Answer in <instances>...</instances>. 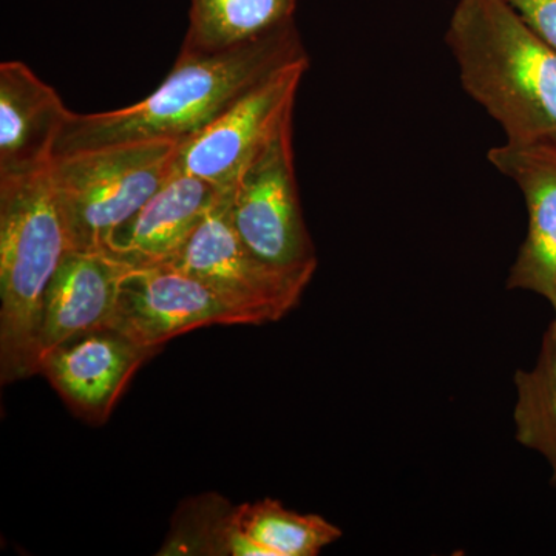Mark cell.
Wrapping results in <instances>:
<instances>
[{"instance_id":"cell-6","label":"cell","mask_w":556,"mask_h":556,"mask_svg":"<svg viewBox=\"0 0 556 556\" xmlns=\"http://www.w3.org/2000/svg\"><path fill=\"white\" fill-rule=\"evenodd\" d=\"M308 65L309 58H303L276 70L206 129L178 142L172 174L192 175L228 193L278 127L294 115Z\"/></svg>"},{"instance_id":"cell-17","label":"cell","mask_w":556,"mask_h":556,"mask_svg":"<svg viewBox=\"0 0 556 556\" xmlns=\"http://www.w3.org/2000/svg\"><path fill=\"white\" fill-rule=\"evenodd\" d=\"M232 508L218 496L193 500L161 555L266 556L263 548L237 532Z\"/></svg>"},{"instance_id":"cell-1","label":"cell","mask_w":556,"mask_h":556,"mask_svg":"<svg viewBox=\"0 0 556 556\" xmlns=\"http://www.w3.org/2000/svg\"><path fill=\"white\" fill-rule=\"evenodd\" d=\"M308 58L295 22L236 49L206 54L179 53L159 89L129 108L70 113L56 156L130 144L182 142L206 129L266 76Z\"/></svg>"},{"instance_id":"cell-13","label":"cell","mask_w":556,"mask_h":556,"mask_svg":"<svg viewBox=\"0 0 556 556\" xmlns=\"http://www.w3.org/2000/svg\"><path fill=\"white\" fill-rule=\"evenodd\" d=\"M129 266L105 252L70 251L47 287L40 311V358L91 329L110 327Z\"/></svg>"},{"instance_id":"cell-2","label":"cell","mask_w":556,"mask_h":556,"mask_svg":"<svg viewBox=\"0 0 556 556\" xmlns=\"http://www.w3.org/2000/svg\"><path fill=\"white\" fill-rule=\"evenodd\" d=\"M445 42L506 141L556 144V49L508 0H457Z\"/></svg>"},{"instance_id":"cell-8","label":"cell","mask_w":556,"mask_h":556,"mask_svg":"<svg viewBox=\"0 0 556 556\" xmlns=\"http://www.w3.org/2000/svg\"><path fill=\"white\" fill-rule=\"evenodd\" d=\"M167 265L192 274L223 298L262 314L269 324L299 305L309 278L260 260L240 240L226 212V193Z\"/></svg>"},{"instance_id":"cell-4","label":"cell","mask_w":556,"mask_h":556,"mask_svg":"<svg viewBox=\"0 0 556 556\" xmlns=\"http://www.w3.org/2000/svg\"><path fill=\"white\" fill-rule=\"evenodd\" d=\"M177 142L146 141L56 156L51 179L73 251L104 252L172 174Z\"/></svg>"},{"instance_id":"cell-16","label":"cell","mask_w":556,"mask_h":556,"mask_svg":"<svg viewBox=\"0 0 556 556\" xmlns=\"http://www.w3.org/2000/svg\"><path fill=\"white\" fill-rule=\"evenodd\" d=\"M515 438L547 460L556 484V314L530 369L515 375Z\"/></svg>"},{"instance_id":"cell-5","label":"cell","mask_w":556,"mask_h":556,"mask_svg":"<svg viewBox=\"0 0 556 556\" xmlns=\"http://www.w3.org/2000/svg\"><path fill=\"white\" fill-rule=\"evenodd\" d=\"M294 115L285 119L226 193L230 226L249 251L274 268L313 280L316 247L300 203L294 164Z\"/></svg>"},{"instance_id":"cell-9","label":"cell","mask_w":556,"mask_h":556,"mask_svg":"<svg viewBox=\"0 0 556 556\" xmlns=\"http://www.w3.org/2000/svg\"><path fill=\"white\" fill-rule=\"evenodd\" d=\"M159 351L112 327L91 329L40 358L39 375L49 379L76 416L101 426L138 368Z\"/></svg>"},{"instance_id":"cell-14","label":"cell","mask_w":556,"mask_h":556,"mask_svg":"<svg viewBox=\"0 0 556 556\" xmlns=\"http://www.w3.org/2000/svg\"><path fill=\"white\" fill-rule=\"evenodd\" d=\"M298 0H190L182 54L236 49L294 22Z\"/></svg>"},{"instance_id":"cell-11","label":"cell","mask_w":556,"mask_h":556,"mask_svg":"<svg viewBox=\"0 0 556 556\" xmlns=\"http://www.w3.org/2000/svg\"><path fill=\"white\" fill-rule=\"evenodd\" d=\"M225 192L192 175L170 174L119 228L104 252L129 268L167 265L177 257Z\"/></svg>"},{"instance_id":"cell-15","label":"cell","mask_w":556,"mask_h":556,"mask_svg":"<svg viewBox=\"0 0 556 556\" xmlns=\"http://www.w3.org/2000/svg\"><path fill=\"white\" fill-rule=\"evenodd\" d=\"M230 517L237 532L266 556H317L343 535L327 519L289 510L270 497L233 507Z\"/></svg>"},{"instance_id":"cell-10","label":"cell","mask_w":556,"mask_h":556,"mask_svg":"<svg viewBox=\"0 0 556 556\" xmlns=\"http://www.w3.org/2000/svg\"><path fill=\"white\" fill-rule=\"evenodd\" d=\"M486 156L504 177L517 182L529 218L507 288L546 299L556 314V144L506 141Z\"/></svg>"},{"instance_id":"cell-7","label":"cell","mask_w":556,"mask_h":556,"mask_svg":"<svg viewBox=\"0 0 556 556\" xmlns=\"http://www.w3.org/2000/svg\"><path fill=\"white\" fill-rule=\"evenodd\" d=\"M255 311L223 298L200 278L170 265L130 268L121 278L110 327L139 345L161 350L164 343L212 325H265Z\"/></svg>"},{"instance_id":"cell-3","label":"cell","mask_w":556,"mask_h":556,"mask_svg":"<svg viewBox=\"0 0 556 556\" xmlns=\"http://www.w3.org/2000/svg\"><path fill=\"white\" fill-rule=\"evenodd\" d=\"M70 251L72 243L50 169L0 179L2 383L39 375L43 295Z\"/></svg>"},{"instance_id":"cell-18","label":"cell","mask_w":556,"mask_h":556,"mask_svg":"<svg viewBox=\"0 0 556 556\" xmlns=\"http://www.w3.org/2000/svg\"><path fill=\"white\" fill-rule=\"evenodd\" d=\"M544 35L556 49V0L548 7L546 17H544Z\"/></svg>"},{"instance_id":"cell-12","label":"cell","mask_w":556,"mask_h":556,"mask_svg":"<svg viewBox=\"0 0 556 556\" xmlns=\"http://www.w3.org/2000/svg\"><path fill=\"white\" fill-rule=\"evenodd\" d=\"M70 110L22 61L0 64V179L50 169Z\"/></svg>"}]
</instances>
